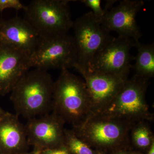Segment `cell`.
<instances>
[{
    "label": "cell",
    "instance_id": "6da1fadb",
    "mask_svg": "<svg viewBox=\"0 0 154 154\" xmlns=\"http://www.w3.org/2000/svg\"><path fill=\"white\" fill-rule=\"evenodd\" d=\"M54 85L52 77L47 71L34 69L27 72L11 92L16 114L28 120L49 113Z\"/></svg>",
    "mask_w": 154,
    "mask_h": 154
},
{
    "label": "cell",
    "instance_id": "7a4b0ae2",
    "mask_svg": "<svg viewBox=\"0 0 154 154\" xmlns=\"http://www.w3.org/2000/svg\"><path fill=\"white\" fill-rule=\"evenodd\" d=\"M51 110L72 127L84 122L91 114L84 80L67 69L61 70L57 79L54 82Z\"/></svg>",
    "mask_w": 154,
    "mask_h": 154
},
{
    "label": "cell",
    "instance_id": "3957f363",
    "mask_svg": "<svg viewBox=\"0 0 154 154\" xmlns=\"http://www.w3.org/2000/svg\"><path fill=\"white\" fill-rule=\"evenodd\" d=\"M133 124L119 119L92 114L72 129L91 147L97 148L99 152L113 150L115 153L130 143V131Z\"/></svg>",
    "mask_w": 154,
    "mask_h": 154
},
{
    "label": "cell",
    "instance_id": "277c9868",
    "mask_svg": "<svg viewBox=\"0 0 154 154\" xmlns=\"http://www.w3.org/2000/svg\"><path fill=\"white\" fill-rule=\"evenodd\" d=\"M149 80L134 75L128 79L112 102L98 114L119 119L131 124L152 121L153 115L146 99Z\"/></svg>",
    "mask_w": 154,
    "mask_h": 154
},
{
    "label": "cell",
    "instance_id": "5b68a950",
    "mask_svg": "<svg viewBox=\"0 0 154 154\" xmlns=\"http://www.w3.org/2000/svg\"><path fill=\"white\" fill-rule=\"evenodd\" d=\"M69 0H35L26 6L24 19L43 38L67 34L72 27Z\"/></svg>",
    "mask_w": 154,
    "mask_h": 154
},
{
    "label": "cell",
    "instance_id": "8992f818",
    "mask_svg": "<svg viewBox=\"0 0 154 154\" xmlns=\"http://www.w3.org/2000/svg\"><path fill=\"white\" fill-rule=\"evenodd\" d=\"M72 28L76 53L74 68L77 71H88L93 58L113 37L91 12L76 19Z\"/></svg>",
    "mask_w": 154,
    "mask_h": 154
},
{
    "label": "cell",
    "instance_id": "52a82bcc",
    "mask_svg": "<svg viewBox=\"0 0 154 154\" xmlns=\"http://www.w3.org/2000/svg\"><path fill=\"white\" fill-rule=\"evenodd\" d=\"M75 63L73 38L68 34L42 38L36 50L29 56L30 69H68L74 68Z\"/></svg>",
    "mask_w": 154,
    "mask_h": 154
},
{
    "label": "cell",
    "instance_id": "ba28073f",
    "mask_svg": "<svg viewBox=\"0 0 154 154\" xmlns=\"http://www.w3.org/2000/svg\"><path fill=\"white\" fill-rule=\"evenodd\" d=\"M134 46L132 39L113 37L93 58L88 71L128 78L132 58L130 51Z\"/></svg>",
    "mask_w": 154,
    "mask_h": 154
},
{
    "label": "cell",
    "instance_id": "9c48e42d",
    "mask_svg": "<svg viewBox=\"0 0 154 154\" xmlns=\"http://www.w3.org/2000/svg\"><path fill=\"white\" fill-rule=\"evenodd\" d=\"M82 75L90 103L91 115L98 114L112 102L128 78L88 71Z\"/></svg>",
    "mask_w": 154,
    "mask_h": 154
},
{
    "label": "cell",
    "instance_id": "30bf717a",
    "mask_svg": "<svg viewBox=\"0 0 154 154\" xmlns=\"http://www.w3.org/2000/svg\"><path fill=\"white\" fill-rule=\"evenodd\" d=\"M65 123L53 112L28 119L25 125L28 144L40 151L64 144Z\"/></svg>",
    "mask_w": 154,
    "mask_h": 154
},
{
    "label": "cell",
    "instance_id": "8fae6325",
    "mask_svg": "<svg viewBox=\"0 0 154 154\" xmlns=\"http://www.w3.org/2000/svg\"><path fill=\"white\" fill-rule=\"evenodd\" d=\"M144 5L142 0H124L108 11L100 21L109 32L115 31L119 36L139 41L141 33L136 16Z\"/></svg>",
    "mask_w": 154,
    "mask_h": 154
},
{
    "label": "cell",
    "instance_id": "7c38bea8",
    "mask_svg": "<svg viewBox=\"0 0 154 154\" xmlns=\"http://www.w3.org/2000/svg\"><path fill=\"white\" fill-rule=\"evenodd\" d=\"M42 38L24 19L18 16L0 19V43L8 45L30 55Z\"/></svg>",
    "mask_w": 154,
    "mask_h": 154
},
{
    "label": "cell",
    "instance_id": "4fadbf2b",
    "mask_svg": "<svg viewBox=\"0 0 154 154\" xmlns=\"http://www.w3.org/2000/svg\"><path fill=\"white\" fill-rule=\"evenodd\" d=\"M29 56L0 43V95L11 93L17 82L28 71Z\"/></svg>",
    "mask_w": 154,
    "mask_h": 154
},
{
    "label": "cell",
    "instance_id": "5bb4252c",
    "mask_svg": "<svg viewBox=\"0 0 154 154\" xmlns=\"http://www.w3.org/2000/svg\"><path fill=\"white\" fill-rule=\"evenodd\" d=\"M18 116L6 113L0 119V148L11 154H20L29 145L25 125Z\"/></svg>",
    "mask_w": 154,
    "mask_h": 154
},
{
    "label": "cell",
    "instance_id": "9a60e30c",
    "mask_svg": "<svg viewBox=\"0 0 154 154\" xmlns=\"http://www.w3.org/2000/svg\"><path fill=\"white\" fill-rule=\"evenodd\" d=\"M137 48L135 58L134 75L149 79L154 75V44H143L139 41L135 42Z\"/></svg>",
    "mask_w": 154,
    "mask_h": 154
},
{
    "label": "cell",
    "instance_id": "2e32d148",
    "mask_svg": "<svg viewBox=\"0 0 154 154\" xmlns=\"http://www.w3.org/2000/svg\"><path fill=\"white\" fill-rule=\"evenodd\" d=\"M130 141L137 148H149L154 142V137L148 122H139L133 125L130 131Z\"/></svg>",
    "mask_w": 154,
    "mask_h": 154
},
{
    "label": "cell",
    "instance_id": "e0dca14e",
    "mask_svg": "<svg viewBox=\"0 0 154 154\" xmlns=\"http://www.w3.org/2000/svg\"><path fill=\"white\" fill-rule=\"evenodd\" d=\"M64 144L72 154H96V152L78 137L72 129L64 130Z\"/></svg>",
    "mask_w": 154,
    "mask_h": 154
},
{
    "label": "cell",
    "instance_id": "ac0fdd59",
    "mask_svg": "<svg viewBox=\"0 0 154 154\" xmlns=\"http://www.w3.org/2000/svg\"><path fill=\"white\" fill-rule=\"evenodd\" d=\"M80 2L92 10L91 12L99 22L105 16V13L101 6V0H82Z\"/></svg>",
    "mask_w": 154,
    "mask_h": 154
},
{
    "label": "cell",
    "instance_id": "d6986e66",
    "mask_svg": "<svg viewBox=\"0 0 154 154\" xmlns=\"http://www.w3.org/2000/svg\"><path fill=\"white\" fill-rule=\"evenodd\" d=\"M7 8H13L17 11H25L26 6L19 0H0V12L2 13L3 11Z\"/></svg>",
    "mask_w": 154,
    "mask_h": 154
},
{
    "label": "cell",
    "instance_id": "ffe728a7",
    "mask_svg": "<svg viewBox=\"0 0 154 154\" xmlns=\"http://www.w3.org/2000/svg\"><path fill=\"white\" fill-rule=\"evenodd\" d=\"M42 154H72L65 144L54 148L41 151Z\"/></svg>",
    "mask_w": 154,
    "mask_h": 154
},
{
    "label": "cell",
    "instance_id": "44dd1931",
    "mask_svg": "<svg viewBox=\"0 0 154 154\" xmlns=\"http://www.w3.org/2000/svg\"><path fill=\"white\" fill-rule=\"evenodd\" d=\"M117 1H115V0H108V1H106L105 8L103 9V11H104L105 14L113 8V5Z\"/></svg>",
    "mask_w": 154,
    "mask_h": 154
},
{
    "label": "cell",
    "instance_id": "7402d4cb",
    "mask_svg": "<svg viewBox=\"0 0 154 154\" xmlns=\"http://www.w3.org/2000/svg\"><path fill=\"white\" fill-rule=\"evenodd\" d=\"M113 154H142L140 153L136 152L127 151L126 150H123L120 151L116 152V153Z\"/></svg>",
    "mask_w": 154,
    "mask_h": 154
},
{
    "label": "cell",
    "instance_id": "603a6c76",
    "mask_svg": "<svg viewBox=\"0 0 154 154\" xmlns=\"http://www.w3.org/2000/svg\"><path fill=\"white\" fill-rule=\"evenodd\" d=\"M147 154H154V142L149 149Z\"/></svg>",
    "mask_w": 154,
    "mask_h": 154
},
{
    "label": "cell",
    "instance_id": "cb8c5ba5",
    "mask_svg": "<svg viewBox=\"0 0 154 154\" xmlns=\"http://www.w3.org/2000/svg\"><path fill=\"white\" fill-rule=\"evenodd\" d=\"M33 154H42L41 151L38 150H35V151L33 153Z\"/></svg>",
    "mask_w": 154,
    "mask_h": 154
},
{
    "label": "cell",
    "instance_id": "d4e9b609",
    "mask_svg": "<svg viewBox=\"0 0 154 154\" xmlns=\"http://www.w3.org/2000/svg\"><path fill=\"white\" fill-rule=\"evenodd\" d=\"M5 114V113H3V112H2V110L0 109V119H1V118L3 116V115Z\"/></svg>",
    "mask_w": 154,
    "mask_h": 154
},
{
    "label": "cell",
    "instance_id": "484cf974",
    "mask_svg": "<svg viewBox=\"0 0 154 154\" xmlns=\"http://www.w3.org/2000/svg\"><path fill=\"white\" fill-rule=\"evenodd\" d=\"M96 154H105V153L103 152L98 151H97V152H96Z\"/></svg>",
    "mask_w": 154,
    "mask_h": 154
},
{
    "label": "cell",
    "instance_id": "4316f807",
    "mask_svg": "<svg viewBox=\"0 0 154 154\" xmlns=\"http://www.w3.org/2000/svg\"><path fill=\"white\" fill-rule=\"evenodd\" d=\"M22 154V153H20V154Z\"/></svg>",
    "mask_w": 154,
    "mask_h": 154
}]
</instances>
